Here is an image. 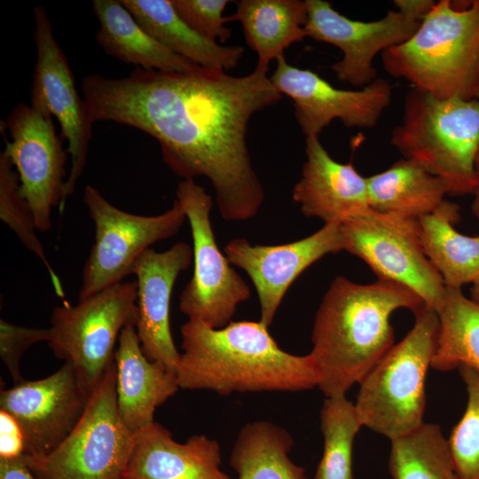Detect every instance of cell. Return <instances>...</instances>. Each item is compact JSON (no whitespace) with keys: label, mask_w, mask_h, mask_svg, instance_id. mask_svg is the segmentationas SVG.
Returning <instances> with one entry per match:
<instances>
[{"label":"cell","mask_w":479,"mask_h":479,"mask_svg":"<svg viewBox=\"0 0 479 479\" xmlns=\"http://www.w3.org/2000/svg\"><path fill=\"white\" fill-rule=\"evenodd\" d=\"M384 69L440 99L479 100V0H440L404 43L381 53Z\"/></svg>","instance_id":"4"},{"label":"cell","mask_w":479,"mask_h":479,"mask_svg":"<svg viewBox=\"0 0 479 479\" xmlns=\"http://www.w3.org/2000/svg\"><path fill=\"white\" fill-rule=\"evenodd\" d=\"M306 161L293 200L306 217L325 224H342L371 210L366 177L352 161L340 163L322 145L318 137H306Z\"/></svg>","instance_id":"19"},{"label":"cell","mask_w":479,"mask_h":479,"mask_svg":"<svg viewBox=\"0 0 479 479\" xmlns=\"http://www.w3.org/2000/svg\"><path fill=\"white\" fill-rule=\"evenodd\" d=\"M49 328H33L0 319V357L15 384L24 381L20 373V362L32 345L47 342Z\"/></svg>","instance_id":"34"},{"label":"cell","mask_w":479,"mask_h":479,"mask_svg":"<svg viewBox=\"0 0 479 479\" xmlns=\"http://www.w3.org/2000/svg\"><path fill=\"white\" fill-rule=\"evenodd\" d=\"M467 401L459 421L448 441L455 469L460 479H479V372L459 365Z\"/></svg>","instance_id":"32"},{"label":"cell","mask_w":479,"mask_h":479,"mask_svg":"<svg viewBox=\"0 0 479 479\" xmlns=\"http://www.w3.org/2000/svg\"><path fill=\"white\" fill-rule=\"evenodd\" d=\"M436 311L439 327L431 367L445 372L467 365L479 372V302L461 288L446 287Z\"/></svg>","instance_id":"28"},{"label":"cell","mask_w":479,"mask_h":479,"mask_svg":"<svg viewBox=\"0 0 479 479\" xmlns=\"http://www.w3.org/2000/svg\"><path fill=\"white\" fill-rule=\"evenodd\" d=\"M219 443L194 435L181 444L153 422L136 436L123 476L130 479H231L221 469Z\"/></svg>","instance_id":"21"},{"label":"cell","mask_w":479,"mask_h":479,"mask_svg":"<svg viewBox=\"0 0 479 479\" xmlns=\"http://www.w3.org/2000/svg\"><path fill=\"white\" fill-rule=\"evenodd\" d=\"M397 11L420 22L435 4L433 0H396Z\"/></svg>","instance_id":"37"},{"label":"cell","mask_w":479,"mask_h":479,"mask_svg":"<svg viewBox=\"0 0 479 479\" xmlns=\"http://www.w3.org/2000/svg\"><path fill=\"white\" fill-rule=\"evenodd\" d=\"M115 360L90 396L79 421L49 454L21 456L37 479H119L136 436L122 423L116 401Z\"/></svg>","instance_id":"7"},{"label":"cell","mask_w":479,"mask_h":479,"mask_svg":"<svg viewBox=\"0 0 479 479\" xmlns=\"http://www.w3.org/2000/svg\"><path fill=\"white\" fill-rule=\"evenodd\" d=\"M0 479H37L21 458L0 459Z\"/></svg>","instance_id":"36"},{"label":"cell","mask_w":479,"mask_h":479,"mask_svg":"<svg viewBox=\"0 0 479 479\" xmlns=\"http://www.w3.org/2000/svg\"><path fill=\"white\" fill-rule=\"evenodd\" d=\"M390 144L446 185L449 194H474L479 188V100L440 99L412 88L404 100L401 122Z\"/></svg>","instance_id":"5"},{"label":"cell","mask_w":479,"mask_h":479,"mask_svg":"<svg viewBox=\"0 0 479 479\" xmlns=\"http://www.w3.org/2000/svg\"><path fill=\"white\" fill-rule=\"evenodd\" d=\"M474 200L472 204V212L479 222V188L474 193Z\"/></svg>","instance_id":"38"},{"label":"cell","mask_w":479,"mask_h":479,"mask_svg":"<svg viewBox=\"0 0 479 479\" xmlns=\"http://www.w3.org/2000/svg\"><path fill=\"white\" fill-rule=\"evenodd\" d=\"M291 434L268 420L247 423L232 448L230 465L238 479H309L289 457Z\"/></svg>","instance_id":"27"},{"label":"cell","mask_w":479,"mask_h":479,"mask_svg":"<svg viewBox=\"0 0 479 479\" xmlns=\"http://www.w3.org/2000/svg\"><path fill=\"white\" fill-rule=\"evenodd\" d=\"M408 334L359 381L355 406L362 423L390 441L423 423L427 372L436 349L438 316L422 306Z\"/></svg>","instance_id":"6"},{"label":"cell","mask_w":479,"mask_h":479,"mask_svg":"<svg viewBox=\"0 0 479 479\" xmlns=\"http://www.w3.org/2000/svg\"><path fill=\"white\" fill-rule=\"evenodd\" d=\"M19 187V176L3 151L0 153V219L14 232L23 246L43 262L56 294L64 299L65 292L61 280L48 261L36 235L37 230L31 208L20 196Z\"/></svg>","instance_id":"31"},{"label":"cell","mask_w":479,"mask_h":479,"mask_svg":"<svg viewBox=\"0 0 479 479\" xmlns=\"http://www.w3.org/2000/svg\"><path fill=\"white\" fill-rule=\"evenodd\" d=\"M343 250L365 262L378 279L399 283L438 309L446 287L424 254L418 220L373 209L341 224Z\"/></svg>","instance_id":"11"},{"label":"cell","mask_w":479,"mask_h":479,"mask_svg":"<svg viewBox=\"0 0 479 479\" xmlns=\"http://www.w3.org/2000/svg\"><path fill=\"white\" fill-rule=\"evenodd\" d=\"M176 373L180 389L234 392L303 391L318 385L310 353L279 348L260 321H231L222 328L189 320L181 327Z\"/></svg>","instance_id":"3"},{"label":"cell","mask_w":479,"mask_h":479,"mask_svg":"<svg viewBox=\"0 0 479 479\" xmlns=\"http://www.w3.org/2000/svg\"><path fill=\"white\" fill-rule=\"evenodd\" d=\"M24 453V438L15 419L0 410V459H15Z\"/></svg>","instance_id":"35"},{"label":"cell","mask_w":479,"mask_h":479,"mask_svg":"<svg viewBox=\"0 0 479 479\" xmlns=\"http://www.w3.org/2000/svg\"><path fill=\"white\" fill-rule=\"evenodd\" d=\"M82 200L93 221L95 236L82 272L78 301L123 281L145 250L176 235L186 219L177 200L161 214L136 215L116 208L87 185Z\"/></svg>","instance_id":"9"},{"label":"cell","mask_w":479,"mask_h":479,"mask_svg":"<svg viewBox=\"0 0 479 479\" xmlns=\"http://www.w3.org/2000/svg\"><path fill=\"white\" fill-rule=\"evenodd\" d=\"M475 164L476 172H477V174L479 176V146H478V150H477V153H476Z\"/></svg>","instance_id":"40"},{"label":"cell","mask_w":479,"mask_h":479,"mask_svg":"<svg viewBox=\"0 0 479 479\" xmlns=\"http://www.w3.org/2000/svg\"><path fill=\"white\" fill-rule=\"evenodd\" d=\"M342 250L341 224H325L304 239L282 245H252L246 239H233L224 254L252 280L259 299V321L269 327L295 279L324 255Z\"/></svg>","instance_id":"17"},{"label":"cell","mask_w":479,"mask_h":479,"mask_svg":"<svg viewBox=\"0 0 479 479\" xmlns=\"http://www.w3.org/2000/svg\"><path fill=\"white\" fill-rule=\"evenodd\" d=\"M226 21L241 23L247 45L257 53V64L269 67L291 44L306 37L308 11L301 0H241Z\"/></svg>","instance_id":"25"},{"label":"cell","mask_w":479,"mask_h":479,"mask_svg":"<svg viewBox=\"0 0 479 479\" xmlns=\"http://www.w3.org/2000/svg\"><path fill=\"white\" fill-rule=\"evenodd\" d=\"M4 153L19 176L20 196L28 203L37 232L51 230V210L65 206L67 152L52 116L17 104L0 125Z\"/></svg>","instance_id":"12"},{"label":"cell","mask_w":479,"mask_h":479,"mask_svg":"<svg viewBox=\"0 0 479 479\" xmlns=\"http://www.w3.org/2000/svg\"><path fill=\"white\" fill-rule=\"evenodd\" d=\"M320 421L324 450L314 479H353V443L363 427L355 404L346 397H326Z\"/></svg>","instance_id":"30"},{"label":"cell","mask_w":479,"mask_h":479,"mask_svg":"<svg viewBox=\"0 0 479 479\" xmlns=\"http://www.w3.org/2000/svg\"><path fill=\"white\" fill-rule=\"evenodd\" d=\"M192 257V247L180 241L163 252L145 250L130 270L137 279L136 331L142 350L149 360L174 371L180 353L170 331V297L178 275L188 269Z\"/></svg>","instance_id":"18"},{"label":"cell","mask_w":479,"mask_h":479,"mask_svg":"<svg viewBox=\"0 0 479 479\" xmlns=\"http://www.w3.org/2000/svg\"><path fill=\"white\" fill-rule=\"evenodd\" d=\"M366 181L372 209L413 219L435 211L448 193L439 177L404 158Z\"/></svg>","instance_id":"26"},{"label":"cell","mask_w":479,"mask_h":479,"mask_svg":"<svg viewBox=\"0 0 479 479\" xmlns=\"http://www.w3.org/2000/svg\"><path fill=\"white\" fill-rule=\"evenodd\" d=\"M459 209L455 202L444 200L435 211L417 219L425 255L445 287L454 288L473 284L479 277V235L467 236L454 228Z\"/></svg>","instance_id":"24"},{"label":"cell","mask_w":479,"mask_h":479,"mask_svg":"<svg viewBox=\"0 0 479 479\" xmlns=\"http://www.w3.org/2000/svg\"><path fill=\"white\" fill-rule=\"evenodd\" d=\"M90 394L66 361L55 373L36 381H22L1 390L0 410L12 415L24 438V453L30 458L51 452L82 417Z\"/></svg>","instance_id":"15"},{"label":"cell","mask_w":479,"mask_h":479,"mask_svg":"<svg viewBox=\"0 0 479 479\" xmlns=\"http://www.w3.org/2000/svg\"><path fill=\"white\" fill-rule=\"evenodd\" d=\"M306 37L339 48L342 58L332 65L337 78L355 87H365L377 79L373 60L378 53L406 42L420 23L397 10L373 21L351 20L323 0H305Z\"/></svg>","instance_id":"16"},{"label":"cell","mask_w":479,"mask_h":479,"mask_svg":"<svg viewBox=\"0 0 479 479\" xmlns=\"http://www.w3.org/2000/svg\"><path fill=\"white\" fill-rule=\"evenodd\" d=\"M119 479H130V478L126 477V476H122V477H121V478H119Z\"/></svg>","instance_id":"41"},{"label":"cell","mask_w":479,"mask_h":479,"mask_svg":"<svg viewBox=\"0 0 479 479\" xmlns=\"http://www.w3.org/2000/svg\"><path fill=\"white\" fill-rule=\"evenodd\" d=\"M121 2L153 39L200 67L227 71L236 67L243 56V47L221 45L192 29L178 15L171 0Z\"/></svg>","instance_id":"22"},{"label":"cell","mask_w":479,"mask_h":479,"mask_svg":"<svg viewBox=\"0 0 479 479\" xmlns=\"http://www.w3.org/2000/svg\"><path fill=\"white\" fill-rule=\"evenodd\" d=\"M115 365L118 412L126 428L137 436L154 422L156 408L180 389L177 373L146 357L133 325L121 332Z\"/></svg>","instance_id":"20"},{"label":"cell","mask_w":479,"mask_h":479,"mask_svg":"<svg viewBox=\"0 0 479 479\" xmlns=\"http://www.w3.org/2000/svg\"><path fill=\"white\" fill-rule=\"evenodd\" d=\"M390 442L389 471L392 479H460L439 425L423 423Z\"/></svg>","instance_id":"29"},{"label":"cell","mask_w":479,"mask_h":479,"mask_svg":"<svg viewBox=\"0 0 479 479\" xmlns=\"http://www.w3.org/2000/svg\"><path fill=\"white\" fill-rule=\"evenodd\" d=\"M176 196L190 224L193 254L192 277L179 296V310L189 320L222 328L250 297V288L217 247L210 221L211 196L194 179L180 182Z\"/></svg>","instance_id":"10"},{"label":"cell","mask_w":479,"mask_h":479,"mask_svg":"<svg viewBox=\"0 0 479 479\" xmlns=\"http://www.w3.org/2000/svg\"><path fill=\"white\" fill-rule=\"evenodd\" d=\"M137 283L122 281L72 306L53 309L48 345L71 363L90 395L115 360V346L123 328L137 322Z\"/></svg>","instance_id":"8"},{"label":"cell","mask_w":479,"mask_h":479,"mask_svg":"<svg viewBox=\"0 0 479 479\" xmlns=\"http://www.w3.org/2000/svg\"><path fill=\"white\" fill-rule=\"evenodd\" d=\"M99 28L96 41L103 51L126 64L161 72H190L200 66L153 39L118 0H94Z\"/></svg>","instance_id":"23"},{"label":"cell","mask_w":479,"mask_h":479,"mask_svg":"<svg viewBox=\"0 0 479 479\" xmlns=\"http://www.w3.org/2000/svg\"><path fill=\"white\" fill-rule=\"evenodd\" d=\"M34 41L36 62L31 84L30 106L43 115L56 117L62 138L67 140L71 166L65 185L64 201L76 188L83 173L91 138L92 122L83 98L75 87L67 59L55 39L46 10L35 7Z\"/></svg>","instance_id":"13"},{"label":"cell","mask_w":479,"mask_h":479,"mask_svg":"<svg viewBox=\"0 0 479 479\" xmlns=\"http://www.w3.org/2000/svg\"><path fill=\"white\" fill-rule=\"evenodd\" d=\"M178 15L196 32L221 43L232 36L223 12L229 0H171Z\"/></svg>","instance_id":"33"},{"label":"cell","mask_w":479,"mask_h":479,"mask_svg":"<svg viewBox=\"0 0 479 479\" xmlns=\"http://www.w3.org/2000/svg\"><path fill=\"white\" fill-rule=\"evenodd\" d=\"M276 60L271 80L282 95L292 98L295 119L306 137H318L335 119L348 128H373L390 105L392 86L386 79L377 78L360 90H342L311 70L290 65L284 55Z\"/></svg>","instance_id":"14"},{"label":"cell","mask_w":479,"mask_h":479,"mask_svg":"<svg viewBox=\"0 0 479 479\" xmlns=\"http://www.w3.org/2000/svg\"><path fill=\"white\" fill-rule=\"evenodd\" d=\"M256 64L243 76L199 67L190 72L136 67L123 78H82L90 120L142 130L160 144L163 161L178 177H206L221 216L244 221L260 210L264 191L247 144L248 122L283 95Z\"/></svg>","instance_id":"1"},{"label":"cell","mask_w":479,"mask_h":479,"mask_svg":"<svg viewBox=\"0 0 479 479\" xmlns=\"http://www.w3.org/2000/svg\"><path fill=\"white\" fill-rule=\"evenodd\" d=\"M406 287L387 279L363 285L336 277L316 313L311 333L318 389L345 397L394 345L392 313L424 306Z\"/></svg>","instance_id":"2"},{"label":"cell","mask_w":479,"mask_h":479,"mask_svg":"<svg viewBox=\"0 0 479 479\" xmlns=\"http://www.w3.org/2000/svg\"><path fill=\"white\" fill-rule=\"evenodd\" d=\"M471 299L476 302H479V277L472 284L471 287Z\"/></svg>","instance_id":"39"}]
</instances>
